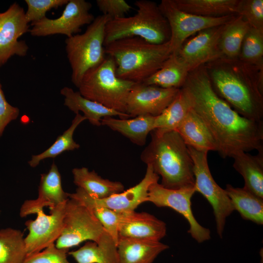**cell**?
<instances>
[{
  "instance_id": "d4e9b609",
  "label": "cell",
  "mask_w": 263,
  "mask_h": 263,
  "mask_svg": "<svg viewBox=\"0 0 263 263\" xmlns=\"http://www.w3.org/2000/svg\"><path fill=\"white\" fill-rule=\"evenodd\" d=\"M72 174L74 183L77 188L97 199L106 198L124 190L121 182L104 179L85 167L73 169Z\"/></svg>"
},
{
  "instance_id": "8fae6325",
  "label": "cell",
  "mask_w": 263,
  "mask_h": 263,
  "mask_svg": "<svg viewBox=\"0 0 263 263\" xmlns=\"http://www.w3.org/2000/svg\"><path fill=\"white\" fill-rule=\"evenodd\" d=\"M195 192L194 187L171 189L156 182L149 188L147 202H150L157 207L171 208L181 214L188 222V232L200 243L210 239V231L201 225L193 215L191 199Z\"/></svg>"
},
{
  "instance_id": "b9f144b4",
  "label": "cell",
  "mask_w": 263,
  "mask_h": 263,
  "mask_svg": "<svg viewBox=\"0 0 263 263\" xmlns=\"http://www.w3.org/2000/svg\"></svg>"
},
{
  "instance_id": "7402d4cb",
  "label": "cell",
  "mask_w": 263,
  "mask_h": 263,
  "mask_svg": "<svg viewBox=\"0 0 263 263\" xmlns=\"http://www.w3.org/2000/svg\"><path fill=\"white\" fill-rule=\"evenodd\" d=\"M175 131L187 146L202 152L217 150L216 143L209 129L192 109Z\"/></svg>"
},
{
  "instance_id": "2e32d148",
  "label": "cell",
  "mask_w": 263,
  "mask_h": 263,
  "mask_svg": "<svg viewBox=\"0 0 263 263\" xmlns=\"http://www.w3.org/2000/svg\"><path fill=\"white\" fill-rule=\"evenodd\" d=\"M179 90L135 83L127 98L126 113L131 117L142 115L157 116L173 101Z\"/></svg>"
},
{
  "instance_id": "d590c367",
  "label": "cell",
  "mask_w": 263,
  "mask_h": 263,
  "mask_svg": "<svg viewBox=\"0 0 263 263\" xmlns=\"http://www.w3.org/2000/svg\"><path fill=\"white\" fill-rule=\"evenodd\" d=\"M236 14L241 16L250 27L263 30V0H239Z\"/></svg>"
},
{
  "instance_id": "3957f363",
  "label": "cell",
  "mask_w": 263,
  "mask_h": 263,
  "mask_svg": "<svg viewBox=\"0 0 263 263\" xmlns=\"http://www.w3.org/2000/svg\"><path fill=\"white\" fill-rule=\"evenodd\" d=\"M104 47L115 62L117 76L136 83L154 74L172 54L169 41L156 44L138 37L117 39Z\"/></svg>"
},
{
  "instance_id": "74e56055",
  "label": "cell",
  "mask_w": 263,
  "mask_h": 263,
  "mask_svg": "<svg viewBox=\"0 0 263 263\" xmlns=\"http://www.w3.org/2000/svg\"><path fill=\"white\" fill-rule=\"evenodd\" d=\"M69 249L58 248L55 244L42 251L27 256L23 263H71L67 259Z\"/></svg>"
},
{
  "instance_id": "83f0119b",
  "label": "cell",
  "mask_w": 263,
  "mask_h": 263,
  "mask_svg": "<svg viewBox=\"0 0 263 263\" xmlns=\"http://www.w3.org/2000/svg\"><path fill=\"white\" fill-rule=\"evenodd\" d=\"M225 190L234 210H237L243 219L263 225V198L244 188L234 187L230 184L226 185Z\"/></svg>"
},
{
  "instance_id": "52a82bcc",
  "label": "cell",
  "mask_w": 263,
  "mask_h": 263,
  "mask_svg": "<svg viewBox=\"0 0 263 263\" xmlns=\"http://www.w3.org/2000/svg\"><path fill=\"white\" fill-rule=\"evenodd\" d=\"M210 79L215 93L237 113L249 119L263 121L262 92L256 84L222 68L213 70Z\"/></svg>"
},
{
  "instance_id": "f35d334b",
  "label": "cell",
  "mask_w": 263,
  "mask_h": 263,
  "mask_svg": "<svg viewBox=\"0 0 263 263\" xmlns=\"http://www.w3.org/2000/svg\"><path fill=\"white\" fill-rule=\"evenodd\" d=\"M96 2L102 15H107L111 19L125 17L132 8L125 0H97Z\"/></svg>"
},
{
  "instance_id": "1f68e13d",
  "label": "cell",
  "mask_w": 263,
  "mask_h": 263,
  "mask_svg": "<svg viewBox=\"0 0 263 263\" xmlns=\"http://www.w3.org/2000/svg\"><path fill=\"white\" fill-rule=\"evenodd\" d=\"M86 120V117L80 113H76L69 128L59 135L50 147L41 153L32 156L31 160L28 162L30 166L35 168L44 159L54 158L64 151L79 148V145L74 140V133L77 127Z\"/></svg>"
},
{
  "instance_id": "f546056e",
  "label": "cell",
  "mask_w": 263,
  "mask_h": 263,
  "mask_svg": "<svg viewBox=\"0 0 263 263\" xmlns=\"http://www.w3.org/2000/svg\"><path fill=\"white\" fill-rule=\"evenodd\" d=\"M180 10L197 16L221 17L236 14L239 0H172Z\"/></svg>"
},
{
  "instance_id": "9c48e42d",
  "label": "cell",
  "mask_w": 263,
  "mask_h": 263,
  "mask_svg": "<svg viewBox=\"0 0 263 263\" xmlns=\"http://www.w3.org/2000/svg\"><path fill=\"white\" fill-rule=\"evenodd\" d=\"M104 231L89 208L77 200L69 198L65 206L63 229L55 245L58 248L69 249L84 241L97 243Z\"/></svg>"
},
{
  "instance_id": "ab89813d",
  "label": "cell",
  "mask_w": 263,
  "mask_h": 263,
  "mask_svg": "<svg viewBox=\"0 0 263 263\" xmlns=\"http://www.w3.org/2000/svg\"><path fill=\"white\" fill-rule=\"evenodd\" d=\"M18 108L10 105L6 100L0 83V138L8 126L19 116Z\"/></svg>"
},
{
  "instance_id": "e575fe53",
  "label": "cell",
  "mask_w": 263,
  "mask_h": 263,
  "mask_svg": "<svg viewBox=\"0 0 263 263\" xmlns=\"http://www.w3.org/2000/svg\"><path fill=\"white\" fill-rule=\"evenodd\" d=\"M84 205L91 211L104 229L117 244L119 239L118 227L124 212L116 211L97 205Z\"/></svg>"
},
{
  "instance_id": "d6a6232c",
  "label": "cell",
  "mask_w": 263,
  "mask_h": 263,
  "mask_svg": "<svg viewBox=\"0 0 263 263\" xmlns=\"http://www.w3.org/2000/svg\"><path fill=\"white\" fill-rule=\"evenodd\" d=\"M249 28L247 22L239 15L227 23L220 40L223 56L234 58L240 54L243 42Z\"/></svg>"
},
{
  "instance_id": "f1b7e54d",
  "label": "cell",
  "mask_w": 263,
  "mask_h": 263,
  "mask_svg": "<svg viewBox=\"0 0 263 263\" xmlns=\"http://www.w3.org/2000/svg\"><path fill=\"white\" fill-rule=\"evenodd\" d=\"M191 109L188 95L181 88L173 101L162 113L155 116L153 131L157 134L175 131Z\"/></svg>"
},
{
  "instance_id": "4fadbf2b",
  "label": "cell",
  "mask_w": 263,
  "mask_h": 263,
  "mask_svg": "<svg viewBox=\"0 0 263 263\" xmlns=\"http://www.w3.org/2000/svg\"><path fill=\"white\" fill-rule=\"evenodd\" d=\"M147 166L146 173L142 180L134 186L120 193L100 199L91 196L77 188L75 192L68 193V197L75 199L85 205H97L120 212L135 211L140 204L147 202L150 187L152 184L158 182L160 178L150 165Z\"/></svg>"
},
{
  "instance_id": "484cf974",
  "label": "cell",
  "mask_w": 263,
  "mask_h": 263,
  "mask_svg": "<svg viewBox=\"0 0 263 263\" xmlns=\"http://www.w3.org/2000/svg\"><path fill=\"white\" fill-rule=\"evenodd\" d=\"M68 254L77 263H117V244L105 230L97 243L88 241Z\"/></svg>"
},
{
  "instance_id": "d6986e66",
  "label": "cell",
  "mask_w": 263,
  "mask_h": 263,
  "mask_svg": "<svg viewBox=\"0 0 263 263\" xmlns=\"http://www.w3.org/2000/svg\"><path fill=\"white\" fill-rule=\"evenodd\" d=\"M167 232L166 224L147 212H124L118 227L119 238L160 241Z\"/></svg>"
},
{
  "instance_id": "4316f807",
  "label": "cell",
  "mask_w": 263,
  "mask_h": 263,
  "mask_svg": "<svg viewBox=\"0 0 263 263\" xmlns=\"http://www.w3.org/2000/svg\"><path fill=\"white\" fill-rule=\"evenodd\" d=\"M189 72L179 56L172 54L157 71L142 83L166 89H180Z\"/></svg>"
},
{
  "instance_id": "5bb4252c",
  "label": "cell",
  "mask_w": 263,
  "mask_h": 263,
  "mask_svg": "<svg viewBox=\"0 0 263 263\" xmlns=\"http://www.w3.org/2000/svg\"><path fill=\"white\" fill-rule=\"evenodd\" d=\"M66 202L50 208V214L40 210L36 213L35 220L26 221L28 230L24 237L27 256L38 253L56 241L63 229Z\"/></svg>"
},
{
  "instance_id": "7c38bea8",
  "label": "cell",
  "mask_w": 263,
  "mask_h": 263,
  "mask_svg": "<svg viewBox=\"0 0 263 263\" xmlns=\"http://www.w3.org/2000/svg\"><path fill=\"white\" fill-rule=\"evenodd\" d=\"M90 2L85 0H69L61 15L55 19L46 17L31 23L30 34L34 37L61 34L67 38L78 34L81 27L90 24L94 19L90 12Z\"/></svg>"
},
{
  "instance_id": "5b68a950",
  "label": "cell",
  "mask_w": 263,
  "mask_h": 263,
  "mask_svg": "<svg viewBox=\"0 0 263 263\" xmlns=\"http://www.w3.org/2000/svg\"><path fill=\"white\" fill-rule=\"evenodd\" d=\"M135 83L118 77L113 59L107 56L101 63L85 74L77 88L84 97L126 113L127 98Z\"/></svg>"
},
{
  "instance_id": "8d00e7d4",
  "label": "cell",
  "mask_w": 263,
  "mask_h": 263,
  "mask_svg": "<svg viewBox=\"0 0 263 263\" xmlns=\"http://www.w3.org/2000/svg\"><path fill=\"white\" fill-rule=\"evenodd\" d=\"M69 0H25L27 10L25 12L27 21L32 23L46 17V13L52 9L65 5Z\"/></svg>"
},
{
  "instance_id": "ffe728a7",
  "label": "cell",
  "mask_w": 263,
  "mask_h": 263,
  "mask_svg": "<svg viewBox=\"0 0 263 263\" xmlns=\"http://www.w3.org/2000/svg\"><path fill=\"white\" fill-rule=\"evenodd\" d=\"M169 247L160 241L119 237L117 244V263H152Z\"/></svg>"
},
{
  "instance_id": "277c9868",
  "label": "cell",
  "mask_w": 263,
  "mask_h": 263,
  "mask_svg": "<svg viewBox=\"0 0 263 263\" xmlns=\"http://www.w3.org/2000/svg\"><path fill=\"white\" fill-rule=\"evenodd\" d=\"M136 13L131 17L111 19L106 24L104 46L117 39L138 37L153 44L168 42L170 31L158 4L148 0L134 2Z\"/></svg>"
},
{
  "instance_id": "30bf717a",
  "label": "cell",
  "mask_w": 263,
  "mask_h": 263,
  "mask_svg": "<svg viewBox=\"0 0 263 263\" xmlns=\"http://www.w3.org/2000/svg\"><path fill=\"white\" fill-rule=\"evenodd\" d=\"M158 6L169 26V41L173 54L178 53L190 36L204 30L226 24L236 16L207 17L191 14L179 9L172 0H162Z\"/></svg>"
},
{
  "instance_id": "e0dca14e",
  "label": "cell",
  "mask_w": 263,
  "mask_h": 263,
  "mask_svg": "<svg viewBox=\"0 0 263 263\" xmlns=\"http://www.w3.org/2000/svg\"><path fill=\"white\" fill-rule=\"evenodd\" d=\"M228 23L201 31L184 43L176 55L190 72L223 56L220 40Z\"/></svg>"
},
{
  "instance_id": "836d02e7",
  "label": "cell",
  "mask_w": 263,
  "mask_h": 263,
  "mask_svg": "<svg viewBox=\"0 0 263 263\" xmlns=\"http://www.w3.org/2000/svg\"><path fill=\"white\" fill-rule=\"evenodd\" d=\"M246 62L258 64L263 56V30L249 28L243 42L241 52Z\"/></svg>"
},
{
  "instance_id": "7a4b0ae2",
  "label": "cell",
  "mask_w": 263,
  "mask_h": 263,
  "mask_svg": "<svg viewBox=\"0 0 263 263\" xmlns=\"http://www.w3.org/2000/svg\"><path fill=\"white\" fill-rule=\"evenodd\" d=\"M151 140L141 154L161 178L165 188L177 189L194 187L193 162L187 145L176 131L157 134L152 131Z\"/></svg>"
},
{
  "instance_id": "44dd1931",
  "label": "cell",
  "mask_w": 263,
  "mask_h": 263,
  "mask_svg": "<svg viewBox=\"0 0 263 263\" xmlns=\"http://www.w3.org/2000/svg\"><path fill=\"white\" fill-rule=\"evenodd\" d=\"M64 97V105L74 113L81 112L89 122L96 126L101 125V120L107 117L118 116L121 119L131 117L126 113H122L108 108L103 105L83 96L78 91L64 87L60 90Z\"/></svg>"
},
{
  "instance_id": "9a60e30c",
  "label": "cell",
  "mask_w": 263,
  "mask_h": 263,
  "mask_svg": "<svg viewBox=\"0 0 263 263\" xmlns=\"http://www.w3.org/2000/svg\"><path fill=\"white\" fill-rule=\"evenodd\" d=\"M28 24L23 8L16 2L3 12L0 21V67L14 55H27L28 45L18 39L29 32Z\"/></svg>"
},
{
  "instance_id": "603a6c76",
  "label": "cell",
  "mask_w": 263,
  "mask_h": 263,
  "mask_svg": "<svg viewBox=\"0 0 263 263\" xmlns=\"http://www.w3.org/2000/svg\"><path fill=\"white\" fill-rule=\"evenodd\" d=\"M232 158L233 168L244 178L243 188L263 198V151L254 155L240 152Z\"/></svg>"
},
{
  "instance_id": "4dcf8cb0",
  "label": "cell",
  "mask_w": 263,
  "mask_h": 263,
  "mask_svg": "<svg viewBox=\"0 0 263 263\" xmlns=\"http://www.w3.org/2000/svg\"><path fill=\"white\" fill-rule=\"evenodd\" d=\"M27 255L21 230L11 227L0 229V263H23Z\"/></svg>"
},
{
  "instance_id": "ba28073f",
  "label": "cell",
  "mask_w": 263,
  "mask_h": 263,
  "mask_svg": "<svg viewBox=\"0 0 263 263\" xmlns=\"http://www.w3.org/2000/svg\"><path fill=\"white\" fill-rule=\"evenodd\" d=\"M193 162L195 192L200 193L211 206L218 235L223 238L226 218L234 208L225 189L213 179L207 162V152L198 151L188 146Z\"/></svg>"
},
{
  "instance_id": "6da1fadb",
  "label": "cell",
  "mask_w": 263,
  "mask_h": 263,
  "mask_svg": "<svg viewBox=\"0 0 263 263\" xmlns=\"http://www.w3.org/2000/svg\"><path fill=\"white\" fill-rule=\"evenodd\" d=\"M182 88L192 109L209 129L222 157H232L240 152L263 151V121L242 116L219 97L206 69L200 66L190 72Z\"/></svg>"
},
{
  "instance_id": "60d3db41",
  "label": "cell",
  "mask_w": 263,
  "mask_h": 263,
  "mask_svg": "<svg viewBox=\"0 0 263 263\" xmlns=\"http://www.w3.org/2000/svg\"><path fill=\"white\" fill-rule=\"evenodd\" d=\"M2 15H3V13H0V21L2 18Z\"/></svg>"
},
{
  "instance_id": "ac0fdd59",
  "label": "cell",
  "mask_w": 263,
  "mask_h": 263,
  "mask_svg": "<svg viewBox=\"0 0 263 263\" xmlns=\"http://www.w3.org/2000/svg\"><path fill=\"white\" fill-rule=\"evenodd\" d=\"M69 199L68 193L63 189L61 175L53 162L49 171L40 175L38 197L25 201L21 205L19 215L22 218L36 214L44 207L50 208L66 202Z\"/></svg>"
},
{
  "instance_id": "8992f818",
  "label": "cell",
  "mask_w": 263,
  "mask_h": 263,
  "mask_svg": "<svg viewBox=\"0 0 263 263\" xmlns=\"http://www.w3.org/2000/svg\"><path fill=\"white\" fill-rule=\"evenodd\" d=\"M110 19L107 15H99L83 33L75 35L65 40L67 56L72 70L71 81L77 88L85 74L106 57L105 31Z\"/></svg>"
},
{
  "instance_id": "cb8c5ba5",
  "label": "cell",
  "mask_w": 263,
  "mask_h": 263,
  "mask_svg": "<svg viewBox=\"0 0 263 263\" xmlns=\"http://www.w3.org/2000/svg\"><path fill=\"white\" fill-rule=\"evenodd\" d=\"M155 116L142 115L131 119H116L107 117L101 120V125L121 133L133 143L143 146L148 134L154 129Z\"/></svg>"
}]
</instances>
